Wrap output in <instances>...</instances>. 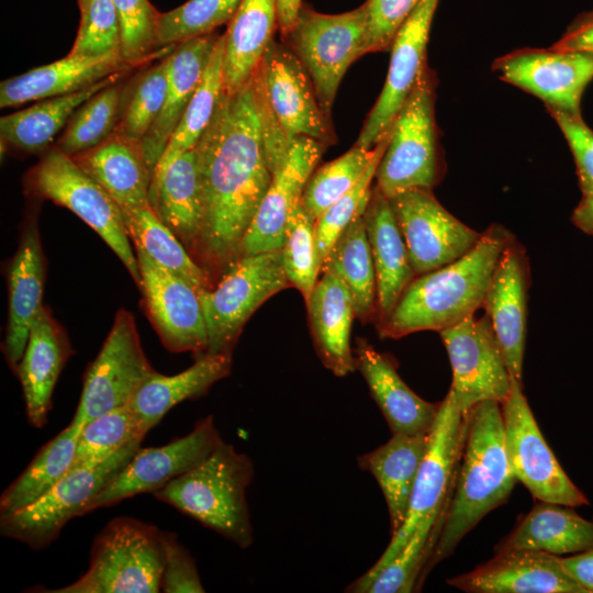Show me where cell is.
Segmentation results:
<instances>
[{
    "label": "cell",
    "mask_w": 593,
    "mask_h": 593,
    "mask_svg": "<svg viewBox=\"0 0 593 593\" xmlns=\"http://www.w3.org/2000/svg\"><path fill=\"white\" fill-rule=\"evenodd\" d=\"M197 149L204 203L198 258L223 273L242 256L243 239L272 180L251 78L235 92H223Z\"/></svg>",
    "instance_id": "6da1fadb"
},
{
    "label": "cell",
    "mask_w": 593,
    "mask_h": 593,
    "mask_svg": "<svg viewBox=\"0 0 593 593\" xmlns=\"http://www.w3.org/2000/svg\"><path fill=\"white\" fill-rule=\"evenodd\" d=\"M463 416L465 440L452 493L417 591L430 570L451 556L486 514L507 501L517 481L505 448L501 403L483 401Z\"/></svg>",
    "instance_id": "7a4b0ae2"
},
{
    "label": "cell",
    "mask_w": 593,
    "mask_h": 593,
    "mask_svg": "<svg viewBox=\"0 0 593 593\" xmlns=\"http://www.w3.org/2000/svg\"><path fill=\"white\" fill-rule=\"evenodd\" d=\"M514 239L507 228L493 224L470 251L416 276L379 323L380 336L400 338L422 331L440 332L473 315L482 307L495 268Z\"/></svg>",
    "instance_id": "3957f363"
},
{
    "label": "cell",
    "mask_w": 593,
    "mask_h": 593,
    "mask_svg": "<svg viewBox=\"0 0 593 593\" xmlns=\"http://www.w3.org/2000/svg\"><path fill=\"white\" fill-rule=\"evenodd\" d=\"M268 165L280 166L299 136L325 146L337 142L331 118L322 110L312 81L293 51L275 38L251 77Z\"/></svg>",
    "instance_id": "277c9868"
},
{
    "label": "cell",
    "mask_w": 593,
    "mask_h": 593,
    "mask_svg": "<svg viewBox=\"0 0 593 593\" xmlns=\"http://www.w3.org/2000/svg\"><path fill=\"white\" fill-rule=\"evenodd\" d=\"M253 477L251 459L223 440L200 465L153 495L238 547L247 548L254 539L246 499Z\"/></svg>",
    "instance_id": "5b68a950"
},
{
    "label": "cell",
    "mask_w": 593,
    "mask_h": 593,
    "mask_svg": "<svg viewBox=\"0 0 593 593\" xmlns=\"http://www.w3.org/2000/svg\"><path fill=\"white\" fill-rule=\"evenodd\" d=\"M164 537L156 526L115 517L94 537L87 571L49 593H157L161 590Z\"/></svg>",
    "instance_id": "8992f818"
},
{
    "label": "cell",
    "mask_w": 593,
    "mask_h": 593,
    "mask_svg": "<svg viewBox=\"0 0 593 593\" xmlns=\"http://www.w3.org/2000/svg\"><path fill=\"white\" fill-rule=\"evenodd\" d=\"M437 76L427 65L396 114L376 171V187L389 199L415 188L433 189L441 175L435 121Z\"/></svg>",
    "instance_id": "52a82bcc"
},
{
    "label": "cell",
    "mask_w": 593,
    "mask_h": 593,
    "mask_svg": "<svg viewBox=\"0 0 593 593\" xmlns=\"http://www.w3.org/2000/svg\"><path fill=\"white\" fill-rule=\"evenodd\" d=\"M291 287L282 249L242 255L214 288L199 292L208 332L209 355H232L248 318L273 294Z\"/></svg>",
    "instance_id": "ba28073f"
},
{
    "label": "cell",
    "mask_w": 593,
    "mask_h": 593,
    "mask_svg": "<svg viewBox=\"0 0 593 593\" xmlns=\"http://www.w3.org/2000/svg\"><path fill=\"white\" fill-rule=\"evenodd\" d=\"M365 38L363 4L344 13L325 14L304 2L282 37L305 68L320 105L329 118L346 70L365 55Z\"/></svg>",
    "instance_id": "9c48e42d"
},
{
    "label": "cell",
    "mask_w": 593,
    "mask_h": 593,
    "mask_svg": "<svg viewBox=\"0 0 593 593\" xmlns=\"http://www.w3.org/2000/svg\"><path fill=\"white\" fill-rule=\"evenodd\" d=\"M135 439L108 459L70 468L44 495L8 515H0L1 536L40 550L49 546L64 526L85 514L91 500L127 465L141 448Z\"/></svg>",
    "instance_id": "30bf717a"
},
{
    "label": "cell",
    "mask_w": 593,
    "mask_h": 593,
    "mask_svg": "<svg viewBox=\"0 0 593 593\" xmlns=\"http://www.w3.org/2000/svg\"><path fill=\"white\" fill-rule=\"evenodd\" d=\"M30 176L34 193L67 208L94 230L139 288L138 261L120 208L72 157L54 148L42 157Z\"/></svg>",
    "instance_id": "8fae6325"
},
{
    "label": "cell",
    "mask_w": 593,
    "mask_h": 593,
    "mask_svg": "<svg viewBox=\"0 0 593 593\" xmlns=\"http://www.w3.org/2000/svg\"><path fill=\"white\" fill-rule=\"evenodd\" d=\"M466 419L455 393L449 389L439 402L425 456L413 485L410 505L401 528L377 562L360 578L367 580L388 564L411 537L419 522L439 508L451 492L461 457Z\"/></svg>",
    "instance_id": "7c38bea8"
},
{
    "label": "cell",
    "mask_w": 593,
    "mask_h": 593,
    "mask_svg": "<svg viewBox=\"0 0 593 593\" xmlns=\"http://www.w3.org/2000/svg\"><path fill=\"white\" fill-rule=\"evenodd\" d=\"M154 372L132 313L119 310L98 356L87 368L70 424L81 429L96 417L127 405Z\"/></svg>",
    "instance_id": "4fadbf2b"
},
{
    "label": "cell",
    "mask_w": 593,
    "mask_h": 593,
    "mask_svg": "<svg viewBox=\"0 0 593 593\" xmlns=\"http://www.w3.org/2000/svg\"><path fill=\"white\" fill-rule=\"evenodd\" d=\"M501 409L505 448L516 480L537 501L571 507L589 504L542 437L524 395L522 381L512 378L510 393Z\"/></svg>",
    "instance_id": "5bb4252c"
},
{
    "label": "cell",
    "mask_w": 593,
    "mask_h": 593,
    "mask_svg": "<svg viewBox=\"0 0 593 593\" xmlns=\"http://www.w3.org/2000/svg\"><path fill=\"white\" fill-rule=\"evenodd\" d=\"M439 335L451 365L450 389L462 415L483 401L502 403L512 377L488 315L473 314Z\"/></svg>",
    "instance_id": "9a60e30c"
},
{
    "label": "cell",
    "mask_w": 593,
    "mask_h": 593,
    "mask_svg": "<svg viewBox=\"0 0 593 593\" xmlns=\"http://www.w3.org/2000/svg\"><path fill=\"white\" fill-rule=\"evenodd\" d=\"M415 276L455 261L481 234L448 212L430 189L415 188L390 198Z\"/></svg>",
    "instance_id": "2e32d148"
},
{
    "label": "cell",
    "mask_w": 593,
    "mask_h": 593,
    "mask_svg": "<svg viewBox=\"0 0 593 593\" xmlns=\"http://www.w3.org/2000/svg\"><path fill=\"white\" fill-rule=\"evenodd\" d=\"M223 441L213 416L161 447L139 448L127 465L91 500L85 514L141 493H154L205 460Z\"/></svg>",
    "instance_id": "e0dca14e"
},
{
    "label": "cell",
    "mask_w": 593,
    "mask_h": 593,
    "mask_svg": "<svg viewBox=\"0 0 593 593\" xmlns=\"http://www.w3.org/2000/svg\"><path fill=\"white\" fill-rule=\"evenodd\" d=\"M492 70L501 80L539 98L546 109L581 113L582 94L593 79V53L521 48L496 58Z\"/></svg>",
    "instance_id": "ac0fdd59"
},
{
    "label": "cell",
    "mask_w": 593,
    "mask_h": 593,
    "mask_svg": "<svg viewBox=\"0 0 593 593\" xmlns=\"http://www.w3.org/2000/svg\"><path fill=\"white\" fill-rule=\"evenodd\" d=\"M144 306L165 347L172 353H206L208 332L199 292L186 280L134 247Z\"/></svg>",
    "instance_id": "d6986e66"
},
{
    "label": "cell",
    "mask_w": 593,
    "mask_h": 593,
    "mask_svg": "<svg viewBox=\"0 0 593 593\" xmlns=\"http://www.w3.org/2000/svg\"><path fill=\"white\" fill-rule=\"evenodd\" d=\"M438 2L421 0L395 35L384 86L355 145L374 148L418 81L427 66L426 48Z\"/></svg>",
    "instance_id": "ffe728a7"
},
{
    "label": "cell",
    "mask_w": 593,
    "mask_h": 593,
    "mask_svg": "<svg viewBox=\"0 0 593 593\" xmlns=\"http://www.w3.org/2000/svg\"><path fill=\"white\" fill-rule=\"evenodd\" d=\"M325 145L296 137L272 180L243 239L242 255L281 249L292 210L301 201L304 187L325 149Z\"/></svg>",
    "instance_id": "44dd1931"
},
{
    "label": "cell",
    "mask_w": 593,
    "mask_h": 593,
    "mask_svg": "<svg viewBox=\"0 0 593 593\" xmlns=\"http://www.w3.org/2000/svg\"><path fill=\"white\" fill-rule=\"evenodd\" d=\"M447 584L469 593H586L561 557L537 550H505Z\"/></svg>",
    "instance_id": "7402d4cb"
},
{
    "label": "cell",
    "mask_w": 593,
    "mask_h": 593,
    "mask_svg": "<svg viewBox=\"0 0 593 593\" xmlns=\"http://www.w3.org/2000/svg\"><path fill=\"white\" fill-rule=\"evenodd\" d=\"M528 286L527 255L514 239L495 268L482 307L502 347L511 377L519 381L526 342Z\"/></svg>",
    "instance_id": "603a6c76"
},
{
    "label": "cell",
    "mask_w": 593,
    "mask_h": 593,
    "mask_svg": "<svg viewBox=\"0 0 593 593\" xmlns=\"http://www.w3.org/2000/svg\"><path fill=\"white\" fill-rule=\"evenodd\" d=\"M215 32L177 44L168 55L164 107L141 142L144 159L153 172L197 90L219 38Z\"/></svg>",
    "instance_id": "cb8c5ba5"
},
{
    "label": "cell",
    "mask_w": 593,
    "mask_h": 593,
    "mask_svg": "<svg viewBox=\"0 0 593 593\" xmlns=\"http://www.w3.org/2000/svg\"><path fill=\"white\" fill-rule=\"evenodd\" d=\"M355 367L363 377L370 394L392 434L430 432L439 403L418 396L398 373L393 360L365 339L353 350Z\"/></svg>",
    "instance_id": "d4e9b609"
},
{
    "label": "cell",
    "mask_w": 593,
    "mask_h": 593,
    "mask_svg": "<svg viewBox=\"0 0 593 593\" xmlns=\"http://www.w3.org/2000/svg\"><path fill=\"white\" fill-rule=\"evenodd\" d=\"M71 353L65 332L51 312L42 306L33 321L15 372L21 382L27 419L36 428L47 422L55 384Z\"/></svg>",
    "instance_id": "484cf974"
},
{
    "label": "cell",
    "mask_w": 593,
    "mask_h": 593,
    "mask_svg": "<svg viewBox=\"0 0 593 593\" xmlns=\"http://www.w3.org/2000/svg\"><path fill=\"white\" fill-rule=\"evenodd\" d=\"M128 67L120 53L100 56L68 54L52 64L2 81L0 107L14 108L31 101L72 93L110 75L127 70Z\"/></svg>",
    "instance_id": "4316f807"
},
{
    "label": "cell",
    "mask_w": 593,
    "mask_h": 593,
    "mask_svg": "<svg viewBox=\"0 0 593 593\" xmlns=\"http://www.w3.org/2000/svg\"><path fill=\"white\" fill-rule=\"evenodd\" d=\"M363 221L376 270L380 323L391 313L416 276L390 199L377 187L371 190Z\"/></svg>",
    "instance_id": "83f0119b"
},
{
    "label": "cell",
    "mask_w": 593,
    "mask_h": 593,
    "mask_svg": "<svg viewBox=\"0 0 593 593\" xmlns=\"http://www.w3.org/2000/svg\"><path fill=\"white\" fill-rule=\"evenodd\" d=\"M45 279L44 256L35 222L24 228L9 269V315L3 353L16 372L31 326L40 312Z\"/></svg>",
    "instance_id": "f1b7e54d"
},
{
    "label": "cell",
    "mask_w": 593,
    "mask_h": 593,
    "mask_svg": "<svg viewBox=\"0 0 593 593\" xmlns=\"http://www.w3.org/2000/svg\"><path fill=\"white\" fill-rule=\"evenodd\" d=\"M149 204L189 254L198 257L204 203L197 146L183 153L167 168L149 194Z\"/></svg>",
    "instance_id": "f546056e"
},
{
    "label": "cell",
    "mask_w": 593,
    "mask_h": 593,
    "mask_svg": "<svg viewBox=\"0 0 593 593\" xmlns=\"http://www.w3.org/2000/svg\"><path fill=\"white\" fill-rule=\"evenodd\" d=\"M72 159L121 211L150 205L152 172L141 144L113 133L100 145L72 156Z\"/></svg>",
    "instance_id": "4dcf8cb0"
},
{
    "label": "cell",
    "mask_w": 593,
    "mask_h": 593,
    "mask_svg": "<svg viewBox=\"0 0 593 593\" xmlns=\"http://www.w3.org/2000/svg\"><path fill=\"white\" fill-rule=\"evenodd\" d=\"M309 300L312 336L322 363L336 377H345L355 367L350 346L353 298L346 286L329 272H321Z\"/></svg>",
    "instance_id": "1f68e13d"
},
{
    "label": "cell",
    "mask_w": 593,
    "mask_h": 593,
    "mask_svg": "<svg viewBox=\"0 0 593 593\" xmlns=\"http://www.w3.org/2000/svg\"><path fill=\"white\" fill-rule=\"evenodd\" d=\"M429 433L393 434L383 445L357 458L361 470L378 482L384 496L391 536L403 525L421 462L427 450Z\"/></svg>",
    "instance_id": "d6a6232c"
},
{
    "label": "cell",
    "mask_w": 593,
    "mask_h": 593,
    "mask_svg": "<svg viewBox=\"0 0 593 593\" xmlns=\"http://www.w3.org/2000/svg\"><path fill=\"white\" fill-rule=\"evenodd\" d=\"M278 30L277 0H242L223 36L224 91L233 93L254 76Z\"/></svg>",
    "instance_id": "836d02e7"
},
{
    "label": "cell",
    "mask_w": 593,
    "mask_h": 593,
    "mask_svg": "<svg viewBox=\"0 0 593 593\" xmlns=\"http://www.w3.org/2000/svg\"><path fill=\"white\" fill-rule=\"evenodd\" d=\"M232 355L200 356L192 366L174 376L154 372L137 390L127 406L148 433L178 403L199 398L230 374Z\"/></svg>",
    "instance_id": "e575fe53"
},
{
    "label": "cell",
    "mask_w": 593,
    "mask_h": 593,
    "mask_svg": "<svg viewBox=\"0 0 593 593\" xmlns=\"http://www.w3.org/2000/svg\"><path fill=\"white\" fill-rule=\"evenodd\" d=\"M593 546V521L571 506L540 502L496 547L505 550H537L561 556L579 553Z\"/></svg>",
    "instance_id": "d590c367"
},
{
    "label": "cell",
    "mask_w": 593,
    "mask_h": 593,
    "mask_svg": "<svg viewBox=\"0 0 593 593\" xmlns=\"http://www.w3.org/2000/svg\"><path fill=\"white\" fill-rule=\"evenodd\" d=\"M126 70L115 72L79 91L40 100L35 104L2 116L1 139L20 150L42 152L86 101L105 87L120 81Z\"/></svg>",
    "instance_id": "8d00e7d4"
},
{
    "label": "cell",
    "mask_w": 593,
    "mask_h": 593,
    "mask_svg": "<svg viewBox=\"0 0 593 593\" xmlns=\"http://www.w3.org/2000/svg\"><path fill=\"white\" fill-rule=\"evenodd\" d=\"M365 209L342 232L321 265V272L332 273L346 286L355 314L362 323L377 313V279L363 221Z\"/></svg>",
    "instance_id": "74e56055"
},
{
    "label": "cell",
    "mask_w": 593,
    "mask_h": 593,
    "mask_svg": "<svg viewBox=\"0 0 593 593\" xmlns=\"http://www.w3.org/2000/svg\"><path fill=\"white\" fill-rule=\"evenodd\" d=\"M450 493L439 508L419 522L409 540L388 564L367 580H355L346 591L354 593L417 591L418 579L437 541Z\"/></svg>",
    "instance_id": "f35d334b"
},
{
    "label": "cell",
    "mask_w": 593,
    "mask_h": 593,
    "mask_svg": "<svg viewBox=\"0 0 593 593\" xmlns=\"http://www.w3.org/2000/svg\"><path fill=\"white\" fill-rule=\"evenodd\" d=\"M223 92V36L220 35L203 77L153 172L149 194L172 161L197 146L212 121Z\"/></svg>",
    "instance_id": "ab89813d"
},
{
    "label": "cell",
    "mask_w": 593,
    "mask_h": 593,
    "mask_svg": "<svg viewBox=\"0 0 593 593\" xmlns=\"http://www.w3.org/2000/svg\"><path fill=\"white\" fill-rule=\"evenodd\" d=\"M121 212L134 247L142 248L153 260L186 280L198 292L211 288L208 271L193 259L150 205Z\"/></svg>",
    "instance_id": "60d3db41"
},
{
    "label": "cell",
    "mask_w": 593,
    "mask_h": 593,
    "mask_svg": "<svg viewBox=\"0 0 593 593\" xmlns=\"http://www.w3.org/2000/svg\"><path fill=\"white\" fill-rule=\"evenodd\" d=\"M79 428L69 424L46 443L3 491L0 515L14 513L44 495L72 466Z\"/></svg>",
    "instance_id": "b9f144b4"
},
{
    "label": "cell",
    "mask_w": 593,
    "mask_h": 593,
    "mask_svg": "<svg viewBox=\"0 0 593 593\" xmlns=\"http://www.w3.org/2000/svg\"><path fill=\"white\" fill-rule=\"evenodd\" d=\"M122 98L120 81L91 97L74 113L56 148L72 157L109 138L118 125Z\"/></svg>",
    "instance_id": "7bdbcfd3"
},
{
    "label": "cell",
    "mask_w": 593,
    "mask_h": 593,
    "mask_svg": "<svg viewBox=\"0 0 593 593\" xmlns=\"http://www.w3.org/2000/svg\"><path fill=\"white\" fill-rule=\"evenodd\" d=\"M376 154V146L367 149L354 145L340 157L324 164L310 176L301 205L316 221L334 202L349 191L362 176Z\"/></svg>",
    "instance_id": "ee69618b"
},
{
    "label": "cell",
    "mask_w": 593,
    "mask_h": 593,
    "mask_svg": "<svg viewBox=\"0 0 593 593\" xmlns=\"http://www.w3.org/2000/svg\"><path fill=\"white\" fill-rule=\"evenodd\" d=\"M146 434L127 405L113 409L82 426L71 468L99 463Z\"/></svg>",
    "instance_id": "f6af8a7d"
},
{
    "label": "cell",
    "mask_w": 593,
    "mask_h": 593,
    "mask_svg": "<svg viewBox=\"0 0 593 593\" xmlns=\"http://www.w3.org/2000/svg\"><path fill=\"white\" fill-rule=\"evenodd\" d=\"M242 0H188L160 13L156 47H169L187 40L213 33L228 23Z\"/></svg>",
    "instance_id": "bcb514c9"
},
{
    "label": "cell",
    "mask_w": 593,
    "mask_h": 593,
    "mask_svg": "<svg viewBox=\"0 0 593 593\" xmlns=\"http://www.w3.org/2000/svg\"><path fill=\"white\" fill-rule=\"evenodd\" d=\"M283 266L292 287L296 288L306 302L318 280V258L313 221L301 205L292 210L282 246Z\"/></svg>",
    "instance_id": "7dc6e473"
},
{
    "label": "cell",
    "mask_w": 593,
    "mask_h": 593,
    "mask_svg": "<svg viewBox=\"0 0 593 593\" xmlns=\"http://www.w3.org/2000/svg\"><path fill=\"white\" fill-rule=\"evenodd\" d=\"M167 68L168 56H164L138 79L119 118L114 133L141 144L164 107Z\"/></svg>",
    "instance_id": "c3c4849f"
},
{
    "label": "cell",
    "mask_w": 593,
    "mask_h": 593,
    "mask_svg": "<svg viewBox=\"0 0 593 593\" xmlns=\"http://www.w3.org/2000/svg\"><path fill=\"white\" fill-rule=\"evenodd\" d=\"M389 132L376 145L374 157L355 186L315 221L316 246L321 265L342 232L358 212L367 206L371 195V181L387 147Z\"/></svg>",
    "instance_id": "681fc988"
},
{
    "label": "cell",
    "mask_w": 593,
    "mask_h": 593,
    "mask_svg": "<svg viewBox=\"0 0 593 593\" xmlns=\"http://www.w3.org/2000/svg\"><path fill=\"white\" fill-rule=\"evenodd\" d=\"M121 27V54L128 66L145 60L156 47L158 12L148 0H112Z\"/></svg>",
    "instance_id": "f907efd6"
},
{
    "label": "cell",
    "mask_w": 593,
    "mask_h": 593,
    "mask_svg": "<svg viewBox=\"0 0 593 593\" xmlns=\"http://www.w3.org/2000/svg\"><path fill=\"white\" fill-rule=\"evenodd\" d=\"M80 12L79 30L69 54L81 56L121 54V27L113 1L89 0L80 8Z\"/></svg>",
    "instance_id": "816d5d0a"
},
{
    "label": "cell",
    "mask_w": 593,
    "mask_h": 593,
    "mask_svg": "<svg viewBox=\"0 0 593 593\" xmlns=\"http://www.w3.org/2000/svg\"><path fill=\"white\" fill-rule=\"evenodd\" d=\"M421 0H367L365 54L391 48L393 40Z\"/></svg>",
    "instance_id": "f5cc1de1"
},
{
    "label": "cell",
    "mask_w": 593,
    "mask_h": 593,
    "mask_svg": "<svg viewBox=\"0 0 593 593\" xmlns=\"http://www.w3.org/2000/svg\"><path fill=\"white\" fill-rule=\"evenodd\" d=\"M572 152L579 186L584 197L593 195V131L581 113L547 109Z\"/></svg>",
    "instance_id": "db71d44e"
},
{
    "label": "cell",
    "mask_w": 593,
    "mask_h": 593,
    "mask_svg": "<svg viewBox=\"0 0 593 593\" xmlns=\"http://www.w3.org/2000/svg\"><path fill=\"white\" fill-rule=\"evenodd\" d=\"M164 570L161 592L164 593H201L204 592L195 562L189 551L179 544L177 536L163 532Z\"/></svg>",
    "instance_id": "11a10c76"
},
{
    "label": "cell",
    "mask_w": 593,
    "mask_h": 593,
    "mask_svg": "<svg viewBox=\"0 0 593 593\" xmlns=\"http://www.w3.org/2000/svg\"><path fill=\"white\" fill-rule=\"evenodd\" d=\"M551 47L593 53V11L579 15Z\"/></svg>",
    "instance_id": "9f6ffc18"
},
{
    "label": "cell",
    "mask_w": 593,
    "mask_h": 593,
    "mask_svg": "<svg viewBox=\"0 0 593 593\" xmlns=\"http://www.w3.org/2000/svg\"><path fill=\"white\" fill-rule=\"evenodd\" d=\"M561 563L586 593H593V546L571 557L561 558Z\"/></svg>",
    "instance_id": "6f0895ef"
},
{
    "label": "cell",
    "mask_w": 593,
    "mask_h": 593,
    "mask_svg": "<svg viewBox=\"0 0 593 593\" xmlns=\"http://www.w3.org/2000/svg\"><path fill=\"white\" fill-rule=\"evenodd\" d=\"M302 0H277L278 31L284 37L296 19Z\"/></svg>",
    "instance_id": "680465c9"
},
{
    "label": "cell",
    "mask_w": 593,
    "mask_h": 593,
    "mask_svg": "<svg viewBox=\"0 0 593 593\" xmlns=\"http://www.w3.org/2000/svg\"><path fill=\"white\" fill-rule=\"evenodd\" d=\"M571 221L582 232L593 236V195H583L572 212Z\"/></svg>",
    "instance_id": "91938a15"
},
{
    "label": "cell",
    "mask_w": 593,
    "mask_h": 593,
    "mask_svg": "<svg viewBox=\"0 0 593 593\" xmlns=\"http://www.w3.org/2000/svg\"><path fill=\"white\" fill-rule=\"evenodd\" d=\"M89 0H78L79 8H82Z\"/></svg>",
    "instance_id": "94428289"
}]
</instances>
